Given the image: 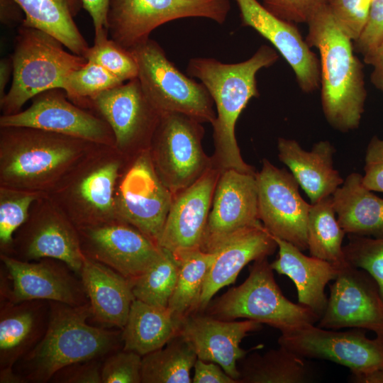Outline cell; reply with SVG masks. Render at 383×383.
I'll return each mask as SVG.
<instances>
[{
  "label": "cell",
  "instance_id": "cell-1",
  "mask_svg": "<svg viewBox=\"0 0 383 383\" xmlns=\"http://www.w3.org/2000/svg\"><path fill=\"white\" fill-rule=\"evenodd\" d=\"M278 59L275 49L262 45L249 59L238 63H223L208 57L189 60L188 75L198 79L206 87L216 106V116L211 123L214 145L211 158L213 166L221 172L233 169L256 174L254 167L240 155L235 128L250 100L260 95L257 73L273 65Z\"/></svg>",
  "mask_w": 383,
  "mask_h": 383
},
{
  "label": "cell",
  "instance_id": "cell-2",
  "mask_svg": "<svg viewBox=\"0 0 383 383\" xmlns=\"http://www.w3.org/2000/svg\"><path fill=\"white\" fill-rule=\"evenodd\" d=\"M89 302L80 306L50 301L49 321L40 341L16 365L25 382L45 383L62 367L104 359L123 348L121 330L95 326Z\"/></svg>",
  "mask_w": 383,
  "mask_h": 383
},
{
  "label": "cell",
  "instance_id": "cell-3",
  "mask_svg": "<svg viewBox=\"0 0 383 383\" xmlns=\"http://www.w3.org/2000/svg\"><path fill=\"white\" fill-rule=\"evenodd\" d=\"M306 41L319 52L321 99L324 116L343 133L358 128L367 91L363 65L355 55L353 41L337 26L329 6L308 23Z\"/></svg>",
  "mask_w": 383,
  "mask_h": 383
},
{
  "label": "cell",
  "instance_id": "cell-4",
  "mask_svg": "<svg viewBox=\"0 0 383 383\" xmlns=\"http://www.w3.org/2000/svg\"><path fill=\"white\" fill-rule=\"evenodd\" d=\"M94 144L33 128L1 127V186L30 192L48 188Z\"/></svg>",
  "mask_w": 383,
  "mask_h": 383
},
{
  "label": "cell",
  "instance_id": "cell-5",
  "mask_svg": "<svg viewBox=\"0 0 383 383\" xmlns=\"http://www.w3.org/2000/svg\"><path fill=\"white\" fill-rule=\"evenodd\" d=\"M50 34L21 25L14 42L12 82L0 105L3 115L21 111L29 99L45 91L62 89L73 71L86 65L84 56L70 53Z\"/></svg>",
  "mask_w": 383,
  "mask_h": 383
},
{
  "label": "cell",
  "instance_id": "cell-6",
  "mask_svg": "<svg viewBox=\"0 0 383 383\" xmlns=\"http://www.w3.org/2000/svg\"><path fill=\"white\" fill-rule=\"evenodd\" d=\"M267 257L255 260L241 284L211 301L201 313L225 321L252 320L281 333L318 323L320 317L312 310L284 296Z\"/></svg>",
  "mask_w": 383,
  "mask_h": 383
},
{
  "label": "cell",
  "instance_id": "cell-7",
  "mask_svg": "<svg viewBox=\"0 0 383 383\" xmlns=\"http://www.w3.org/2000/svg\"><path fill=\"white\" fill-rule=\"evenodd\" d=\"M131 52L142 89L161 116L179 113L201 123L213 122L214 103L206 87L182 72L157 42L150 38Z\"/></svg>",
  "mask_w": 383,
  "mask_h": 383
},
{
  "label": "cell",
  "instance_id": "cell-8",
  "mask_svg": "<svg viewBox=\"0 0 383 383\" xmlns=\"http://www.w3.org/2000/svg\"><path fill=\"white\" fill-rule=\"evenodd\" d=\"M231 7L230 0H110L108 32L111 39L131 51L172 21L205 18L223 24Z\"/></svg>",
  "mask_w": 383,
  "mask_h": 383
},
{
  "label": "cell",
  "instance_id": "cell-9",
  "mask_svg": "<svg viewBox=\"0 0 383 383\" xmlns=\"http://www.w3.org/2000/svg\"><path fill=\"white\" fill-rule=\"evenodd\" d=\"M204 134L201 123L187 115L161 116L149 152L157 174L173 195L213 167L202 147Z\"/></svg>",
  "mask_w": 383,
  "mask_h": 383
},
{
  "label": "cell",
  "instance_id": "cell-10",
  "mask_svg": "<svg viewBox=\"0 0 383 383\" xmlns=\"http://www.w3.org/2000/svg\"><path fill=\"white\" fill-rule=\"evenodd\" d=\"M278 344L305 359L345 366L351 374L383 370V336L367 338L362 329L340 331L309 324L282 332Z\"/></svg>",
  "mask_w": 383,
  "mask_h": 383
},
{
  "label": "cell",
  "instance_id": "cell-11",
  "mask_svg": "<svg viewBox=\"0 0 383 383\" xmlns=\"http://www.w3.org/2000/svg\"><path fill=\"white\" fill-rule=\"evenodd\" d=\"M1 299L57 301L71 306L89 302L80 277L63 262L43 258L23 261L1 254Z\"/></svg>",
  "mask_w": 383,
  "mask_h": 383
},
{
  "label": "cell",
  "instance_id": "cell-12",
  "mask_svg": "<svg viewBox=\"0 0 383 383\" xmlns=\"http://www.w3.org/2000/svg\"><path fill=\"white\" fill-rule=\"evenodd\" d=\"M117 218L138 228L157 243L173 194L160 180L149 149L133 158L116 192Z\"/></svg>",
  "mask_w": 383,
  "mask_h": 383
},
{
  "label": "cell",
  "instance_id": "cell-13",
  "mask_svg": "<svg viewBox=\"0 0 383 383\" xmlns=\"http://www.w3.org/2000/svg\"><path fill=\"white\" fill-rule=\"evenodd\" d=\"M255 178L259 219L274 237L308 250L307 223L311 206L301 196L293 174L263 159Z\"/></svg>",
  "mask_w": 383,
  "mask_h": 383
},
{
  "label": "cell",
  "instance_id": "cell-14",
  "mask_svg": "<svg viewBox=\"0 0 383 383\" xmlns=\"http://www.w3.org/2000/svg\"><path fill=\"white\" fill-rule=\"evenodd\" d=\"M329 289L318 327L358 328L383 336V296L377 282L369 272L348 262L340 268Z\"/></svg>",
  "mask_w": 383,
  "mask_h": 383
},
{
  "label": "cell",
  "instance_id": "cell-15",
  "mask_svg": "<svg viewBox=\"0 0 383 383\" xmlns=\"http://www.w3.org/2000/svg\"><path fill=\"white\" fill-rule=\"evenodd\" d=\"M85 105L93 106L112 130L115 148L132 158L148 150L161 115L137 78L104 91Z\"/></svg>",
  "mask_w": 383,
  "mask_h": 383
},
{
  "label": "cell",
  "instance_id": "cell-16",
  "mask_svg": "<svg viewBox=\"0 0 383 383\" xmlns=\"http://www.w3.org/2000/svg\"><path fill=\"white\" fill-rule=\"evenodd\" d=\"M62 89L45 91L26 110L0 118L1 127H28L115 147L109 125L67 99Z\"/></svg>",
  "mask_w": 383,
  "mask_h": 383
},
{
  "label": "cell",
  "instance_id": "cell-17",
  "mask_svg": "<svg viewBox=\"0 0 383 383\" xmlns=\"http://www.w3.org/2000/svg\"><path fill=\"white\" fill-rule=\"evenodd\" d=\"M77 230L86 256L131 281L143 274L161 254L162 248L156 242L119 219Z\"/></svg>",
  "mask_w": 383,
  "mask_h": 383
},
{
  "label": "cell",
  "instance_id": "cell-18",
  "mask_svg": "<svg viewBox=\"0 0 383 383\" xmlns=\"http://www.w3.org/2000/svg\"><path fill=\"white\" fill-rule=\"evenodd\" d=\"M260 223L255 174L224 170L215 187L200 249L213 252L235 233Z\"/></svg>",
  "mask_w": 383,
  "mask_h": 383
},
{
  "label": "cell",
  "instance_id": "cell-19",
  "mask_svg": "<svg viewBox=\"0 0 383 383\" xmlns=\"http://www.w3.org/2000/svg\"><path fill=\"white\" fill-rule=\"evenodd\" d=\"M242 26L250 27L267 40L292 67L299 88L311 93L320 88L319 59L294 23L269 11L257 0H234Z\"/></svg>",
  "mask_w": 383,
  "mask_h": 383
},
{
  "label": "cell",
  "instance_id": "cell-20",
  "mask_svg": "<svg viewBox=\"0 0 383 383\" xmlns=\"http://www.w3.org/2000/svg\"><path fill=\"white\" fill-rule=\"evenodd\" d=\"M21 227L13 239L14 257L23 261L58 260L79 277L85 255L77 228L65 214L58 210H42Z\"/></svg>",
  "mask_w": 383,
  "mask_h": 383
},
{
  "label": "cell",
  "instance_id": "cell-21",
  "mask_svg": "<svg viewBox=\"0 0 383 383\" xmlns=\"http://www.w3.org/2000/svg\"><path fill=\"white\" fill-rule=\"evenodd\" d=\"M262 328V323L252 320L225 321L197 312L182 321L179 334L197 359L218 364L238 383V362L254 348L245 350L240 344L250 333Z\"/></svg>",
  "mask_w": 383,
  "mask_h": 383
},
{
  "label": "cell",
  "instance_id": "cell-22",
  "mask_svg": "<svg viewBox=\"0 0 383 383\" xmlns=\"http://www.w3.org/2000/svg\"><path fill=\"white\" fill-rule=\"evenodd\" d=\"M84 167L63 192L71 206L68 218L77 228L118 219L115 190L121 159H96Z\"/></svg>",
  "mask_w": 383,
  "mask_h": 383
},
{
  "label": "cell",
  "instance_id": "cell-23",
  "mask_svg": "<svg viewBox=\"0 0 383 383\" xmlns=\"http://www.w3.org/2000/svg\"><path fill=\"white\" fill-rule=\"evenodd\" d=\"M221 171L211 167L195 182L173 195L157 244L173 253L200 249Z\"/></svg>",
  "mask_w": 383,
  "mask_h": 383
},
{
  "label": "cell",
  "instance_id": "cell-24",
  "mask_svg": "<svg viewBox=\"0 0 383 383\" xmlns=\"http://www.w3.org/2000/svg\"><path fill=\"white\" fill-rule=\"evenodd\" d=\"M277 248L272 235L262 223L235 233L213 252L215 257L206 276L198 312H203L213 296L233 284L249 262L272 255Z\"/></svg>",
  "mask_w": 383,
  "mask_h": 383
},
{
  "label": "cell",
  "instance_id": "cell-25",
  "mask_svg": "<svg viewBox=\"0 0 383 383\" xmlns=\"http://www.w3.org/2000/svg\"><path fill=\"white\" fill-rule=\"evenodd\" d=\"M0 374L15 365L40 341L46 331L50 301L13 303L0 299Z\"/></svg>",
  "mask_w": 383,
  "mask_h": 383
},
{
  "label": "cell",
  "instance_id": "cell-26",
  "mask_svg": "<svg viewBox=\"0 0 383 383\" xmlns=\"http://www.w3.org/2000/svg\"><path fill=\"white\" fill-rule=\"evenodd\" d=\"M79 277L91 309V318L101 327L121 330L135 299L131 280L86 255Z\"/></svg>",
  "mask_w": 383,
  "mask_h": 383
},
{
  "label": "cell",
  "instance_id": "cell-27",
  "mask_svg": "<svg viewBox=\"0 0 383 383\" xmlns=\"http://www.w3.org/2000/svg\"><path fill=\"white\" fill-rule=\"evenodd\" d=\"M277 150L279 160L289 168L311 204L332 196L343 183L333 167L335 150L328 140H320L307 151L296 140L279 138Z\"/></svg>",
  "mask_w": 383,
  "mask_h": 383
},
{
  "label": "cell",
  "instance_id": "cell-28",
  "mask_svg": "<svg viewBox=\"0 0 383 383\" xmlns=\"http://www.w3.org/2000/svg\"><path fill=\"white\" fill-rule=\"evenodd\" d=\"M272 237L277 245L278 256L270 263L272 268L293 281L297 291L298 303L321 318L328 301L326 287L336 278L341 267L307 256L291 243Z\"/></svg>",
  "mask_w": 383,
  "mask_h": 383
},
{
  "label": "cell",
  "instance_id": "cell-29",
  "mask_svg": "<svg viewBox=\"0 0 383 383\" xmlns=\"http://www.w3.org/2000/svg\"><path fill=\"white\" fill-rule=\"evenodd\" d=\"M338 221L346 234L383 237V199L362 183V175L350 174L332 195Z\"/></svg>",
  "mask_w": 383,
  "mask_h": 383
},
{
  "label": "cell",
  "instance_id": "cell-30",
  "mask_svg": "<svg viewBox=\"0 0 383 383\" xmlns=\"http://www.w3.org/2000/svg\"><path fill=\"white\" fill-rule=\"evenodd\" d=\"M181 323L168 308L155 306L135 299L121 329L123 349L135 352L143 357L164 347L178 335Z\"/></svg>",
  "mask_w": 383,
  "mask_h": 383
},
{
  "label": "cell",
  "instance_id": "cell-31",
  "mask_svg": "<svg viewBox=\"0 0 383 383\" xmlns=\"http://www.w3.org/2000/svg\"><path fill=\"white\" fill-rule=\"evenodd\" d=\"M25 18L21 25L46 32L72 52L84 55L89 46L74 18L83 8L82 0H16Z\"/></svg>",
  "mask_w": 383,
  "mask_h": 383
},
{
  "label": "cell",
  "instance_id": "cell-32",
  "mask_svg": "<svg viewBox=\"0 0 383 383\" xmlns=\"http://www.w3.org/2000/svg\"><path fill=\"white\" fill-rule=\"evenodd\" d=\"M306 359L279 345L263 354L252 352L238 362V383H306L311 370Z\"/></svg>",
  "mask_w": 383,
  "mask_h": 383
},
{
  "label": "cell",
  "instance_id": "cell-33",
  "mask_svg": "<svg viewBox=\"0 0 383 383\" xmlns=\"http://www.w3.org/2000/svg\"><path fill=\"white\" fill-rule=\"evenodd\" d=\"M174 254L179 261V269L167 308L182 321L198 312L202 289L215 252L194 249Z\"/></svg>",
  "mask_w": 383,
  "mask_h": 383
},
{
  "label": "cell",
  "instance_id": "cell-34",
  "mask_svg": "<svg viewBox=\"0 0 383 383\" xmlns=\"http://www.w3.org/2000/svg\"><path fill=\"white\" fill-rule=\"evenodd\" d=\"M196 360L192 348L179 333L164 347L142 357V383H191Z\"/></svg>",
  "mask_w": 383,
  "mask_h": 383
},
{
  "label": "cell",
  "instance_id": "cell-35",
  "mask_svg": "<svg viewBox=\"0 0 383 383\" xmlns=\"http://www.w3.org/2000/svg\"><path fill=\"white\" fill-rule=\"evenodd\" d=\"M345 232L340 226L332 196L311 204L307 223V243L311 256L342 267L348 263L343 251Z\"/></svg>",
  "mask_w": 383,
  "mask_h": 383
},
{
  "label": "cell",
  "instance_id": "cell-36",
  "mask_svg": "<svg viewBox=\"0 0 383 383\" xmlns=\"http://www.w3.org/2000/svg\"><path fill=\"white\" fill-rule=\"evenodd\" d=\"M179 269V264L175 255L162 248L157 260L143 274L131 281L135 299L155 306L167 308L177 284Z\"/></svg>",
  "mask_w": 383,
  "mask_h": 383
},
{
  "label": "cell",
  "instance_id": "cell-37",
  "mask_svg": "<svg viewBox=\"0 0 383 383\" xmlns=\"http://www.w3.org/2000/svg\"><path fill=\"white\" fill-rule=\"evenodd\" d=\"M39 197L38 192L1 187L0 247L1 254L11 255L13 233L28 219L31 204Z\"/></svg>",
  "mask_w": 383,
  "mask_h": 383
},
{
  "label": "cell",
  "instance_id": "cell-38",
  "mask_svg": "<svg viewBox=\"0 0 383 383\" xmlns=\"http://www.w3.org/2000/svg\"><path fill=\"white\" fill-rule=\"evenodd\" d=\"M123 83L101 65L88 60L65 78L62 89L69 99L82 106L99 94Z\"/></svg>",
  "mask_w": 383,
  "mask_h": 383
},
{
  "label": "cell",
  "instance_id": "cell-39",
  "mask_svg": "<svg viewBox=\"0 0 383 383\" xmlns=\"http://www.w3.org/2000/svg\"><path fill=\"white\" fill-rule=\"evenodd\" d=\"M85 57L101 65L123 82L138 77V65L131 52L109 39L108 35L94 37V45L89 47Z\"/></svg>",
  "mask_w": 383,
  "mask_h": 383
},
{
  "label": "cell",
  "instance_id": "cell-40",
  "mask_svg": "<svg viewBox=\"0 0 383 383\" xmlns=\"http://www.w3.org/2000/svg\"><path fill=\"white\" fill-rule=\"evenodd\" d=\"M343 251L350 265L367 271L374 278L383 296V237L348 235Z\"/></svg>",
  "mask_w": 383,
  "mask_h": 383
},
{
  "label": "cell",
  "instance_id": "cell-41",
  "mask_svg": "<svg viewBox=\"0 0 383 383\" xmlns=\"http://www.w3.org/2000/svg\"><path fill=\"white\" fill-rule=\"evenodd\" d=\"M372 0H332L329 9L337 26L353 42L364 30Z\"/></svg>",
  "mask_w": 383,
  "mask_h": 383
},
{
  "label": "cell",
  "instance_id": "cell-42",
  "mask_svg": "<svg viewBox=\"0 0 383 383\" xmlns=\"http://www.w3.org/2000/svg\"><path fill=\"white\" fill-rule=\"evenodd\" d=\"M142 356L123 348L104 358L101 366L102 383H142Z\"/></svg>",
  "mask_w": 383,
  "mask_h": 383
},
{
  "label": "cell",
  "instance_id": "cell-43",
  "mask_svg": "<svg viewBox=\"0 0 383 383\" xmlns=\"http://www.w3.org/2000/svg\"><path fill=\"white\" fill-rule=\"evenodd\" d=\"M332 0H262V4L276 16L294 23H308Z\"/></svg>",
  "mask_w": 383,
  "mask_h": 383
},
{
  "label": "cell",
  "instance_id": "cell-44",
  "mask_svg": "<svg viewBox=\"0 0 383 383\" xmlns=\"http://www.w3.org/2000/svg\"><path fill=\"white\" fill-rule=\"evenodd\" d=\"M383 40V0H372L368 21L360 38L353 42L355 52L364 57L372 52Z\"/></svg>",
  "mask_w": 383,
  "mask_h": 383
},
{
  "label": "cell",
  "instance_id": "cell-45",
  "mask_svg": "<svg viewBox=\"0 0 383 383\" xmlns=\"http://www.w3.org/2000/svg\"><path fill=\"white\" fill-rule=\"evenodd\" d=\"M103 359H93L68 365L56 372L50 379L55 383H102Z\"/></svg>",
  "mask_w": 383,
  "mask_h": 383
},
{
  "label": "cell",
  "instance_id": "cell-46",
  "mask_svg": "<svg viewBox=\"0 0 383 383\" xmlns=\"http://www.w3.org/2000/svg\"><path fill=\"white\" fill-rule=\"evenodd\" d=\"M362 183L372 192H383V137L374 135L365 152Z\"/></svg>",
  "mask_w": 383,
  "mask_h": 383
},
{
  "label": "cell",
  "instance_id": "cell-47",
  "mask_svg": "<svg viewBox=\"0 0 383 383\" xmlns=\"http://www.w3.org/2000/svg\"><path fill=\"white\" fill-rule=\"evenodd\" d=\"M194 369L193 383H237L218 364L213 362L197 359Z\"/></svg>",
  "mask_w": 383,
  "mask_h": 383
},
{
  "label": "cell",
  "instance_id": "cell-48",
  "mask_svg": "<svg viewBox=\"0 0 383 383\" xmlns=\"http://www.w3.org/2000/svg\"><path fill=\"white\" fill-rule=\"evenodd\" d=\"M83 9L90 15L94 37L108 35L107 13L110 0H82Z\"/></svg>",
  "mask_w": 383,
  "mask_h": 383
},
{
  "label": "cell",
  "instance_id": "cell-49",
  "mask_svg": "<svg viewBox=\"0 0 383 383\" xmlns=\"http://www.w3.org/2000/svg\"><path fill=\"white\" fill-rule=\"evenodd\" d=\"M24 12L16 0H0V20L1 23L10 26L23 23Z\"/></svg>",
  "mask_w": 383,
  "mask_h": 383
},
{
  "label": "cell",
  "instance_id": "cell-50",
  "mask_svg": "<svg viewBox=\"0 0 383 383\" xmlns=\"http://www.w3.org/2000/svg\"><path fill=\"white\" fill-rule=\"evenodd\" d=\"M13 74V60L11 56L0 61V101L5 96V89Z\"/></svg>",
  "mask_w": 383,
  "mask_h": 383
},
{
  "label": "cell",
  "instance_id": "cell-51",
  "mask_svg": "<svg viewBox=\"0 0 383 383\" xmlns=\"http://www.w3.org/2000/svg\"><path fill=\"white\" fill-rule=\"evenodd\" d=\"M350 380L355 383H383V370L364 374H351Z\"/></svg>",
  "mask_w": 383,
  "mask_h": 383
},
{
  "label": "cell",
  "instance_id": "cell-52",
  "mask_svg": "<svg viewBox=\"0 0 383 383\" xmlns=\"http://www.w3.org/2000/svg\"><path fill=\"white\" fill-rule=\"evenodd\" d=\"M372 67V82L377 89L383 91V59L374 63Z\"/></svg>",
  "mask_w": 383,
  "mask_h": 383
},
{
  "label": "cell",
  "instance_id": "cell-53",
  "mask_svg": "<svg viewBox=\"0 0 383 383\" xmlns=\"http://www.w3.org/2000/svg\"><path fill=\"white\" fill-rule=\"evenodd\" d=\"M383 59V40L379 46L370 54L364 57V61L369 65H372L376 62Z\"/></svg>",
  "mask_w": 383,
  "mask_h": 383
}]
</instances>
